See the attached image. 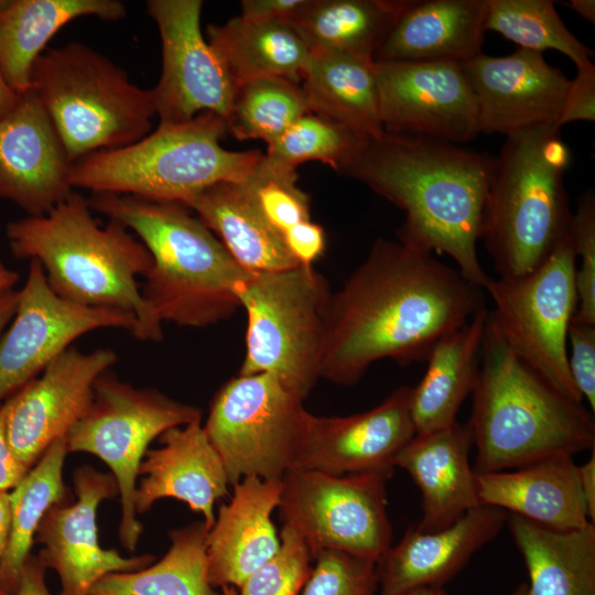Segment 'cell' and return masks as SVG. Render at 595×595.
Returning a JSON list of instances; mask_svg holds the SVG:
<instances>
[{
  "label": "cell",
  "instance_id": "1",
  "mask_svg": "<svg viewBox=\"0 0 595 595\" xmlns=\"http://www.w3.org/2000/svg\"><path fill=\"white\" fill-rule=\"evenodd\" d=\"M485 307L483 289L458 270L378 239L331 295L321 378L353 386L382 359L426 361L437 342Z\"/></svg>",
  "mask_w": 595,
  "mask_h": 595
},
{
  "label": "cell",
  "instance_id": "2",
  "mask_svg": "<svg viewBox=\"0 0 595 595\" xmlns=\"http://www.w3.org/2000/svg\"><path fill=\"white\" fill-rule=\"evenodd\" d=\"M494 161L459 144L383 132L367 138L339 173L404 212L399 242L447 255L467 281L484 290L490 277L480 266L477 242Z\"/></svg>",
  "mask_w": 595,
  "mask_h": 595
},
{
  "label": "cell",
  "instance_id": "3",
  "mask_svg": "<svg viewBox=\"0 0 595 595\" xmlns=\"http://www.w3.org/2000/svg\"><path fill=\"white\" fill-rule=\"evenodd\" d=\"M89 201L73 192L47 214L26 216L6 227L13 257L36 260L51 290L84 306L115 307L138 321L137 339L160 342L162 322L142 296L152 258L145 246L120 223L100 226Z\"/></svg>",
  "mask_w": 595,
  "mask_h": 595
},
{
  "label": "cell",
  "instance_id": "4",
  "mask_svg": "<svg viewBox=\"0 0 595 595\" xmlns=\"http://www.w3.org/2000/svg\"><path fill=\"white\" fill-rule=\"evenodd\" d=\"M476 474L595 448L593 413L554 389L506 344L490 314L472 392Z\"/></svg>",
  "mask_w": 595,
  "mask_h": 595
},
{
  "label": "cell",
  "instance_id": "5",
  "mask_svg": "<svg viewBox=\"0 0 595 595\" xmlns=\"http://www.w3.org/2000/svg\"><path fill=\"white\" fill-rule=\"evenodd\" d=\"M89 204L136 234L150 252L141 292L162 323L202 328L240 307L236 286L248 271L188 207L113 193H93Z\"/></svg>",
  "mask_w": 595,
  "mask_h": 595
},
{
  "label": "cell",
  "instance_id": "6",
  "mask_svg": "<svg viewBox=\"0 0 595 595\" xmlns=\"http://www.w3.org/2000/svg\"><path fill=\"white\" fill-rule=\"evenodd\" d=\"M570 161L555 126L506 138L495 156L480 232L499 278L533 271L570 235L573 214L563 182Z\"/></svg>",
  "mask_w": 595,
  "mask_h": 595
},
{
  "label": "cell",
  "instance_id": "7",
  "mask_svg": "<svg viewBox=\"0 0 595 595\" xmlns=\"http://www.w3.org/2000/svg\"><path fill=\"white\" fill-rule=\"evenodd\" d=\"M227 122L202 112L174 125H160L129 145L98 151L74 163L73 188L174 202L190 207L206 188L245 182L262 159L253 151H230L220 141Z\"/></svg>",
  "mask_w": 595,
  "mask_h": 595
},
{
  "label": "cell",
  "instance_id": "8",
  "mask_svg": "<svg viewBox=\"0 0 595 595\" xmlns=\"http://www.w3.org/2000/svg\"><path fill=\"white\" fill-rule=\"evenodd\" d=\"M31 90L74 163L139 141L155 116L151 90L79 42L44 51L32 67Z\"/></svg>",
  "mask_w": 595,
  "mask_h": 595
},
{
  "label": "cell",
  "instance_id": "9",
  "mask_svg": "<svg viewBox=\"0 0 595 595\" xmlns=\"http://www.w3.org/2000/svg\"><path fill=\"white\" fill-rule=\"evenodd\" d=\"M247 314L238 375L268 374L304 400L321 378L332 291L313 266L249 272L236 286Z\"/></svg>",
  "mask_w": 595,
  "mask_h": 595
},
{
  "label": "cell",
  "instance_id": "10",
  "mask_svg": "<svg viewBox=\"0 0 595 595\" xmlns=\"http://www.w3.org/2000/svg\"><path fill=\"white\" fill-rule=\"evenodd\" d=\"M86 413L65 435L68 452L96 455L111 469L121 502L119 539L134 551L142 531L134 495L149 444L171 428L202 419V411L152 388H134L110 370L94 383Z\"/></svg>",
  "mask_w": 595,
  "mask_h": 595
},
{
  "label": "cell",
  "instance_id": "11",
  "mask_svg": "<svg viewBox=\"0 0 595 595\" xmlns=\"http://www.w3.org/2000/svg\"><path fill=\"white\" fill-rule=\"evenodd\" d=\"M310 414L274 377L237 375L214 396L203 426L232 487L248 476L281 479L292 469Z\"/></svg>",
  "mask_w": 595,
  "mask_h": 595
},
{
  "label": "cell",
  "instance_id": "12",
  "mask_svg": "<svg viewBox=\"0 0 595 595\" xmlns=\"http://www.w3.org/2000/svg\"><path fill=\"white\" fill-rule=\"evenodd\" d=\"M576 256L571 232L533 271L490 277L489 312L509 348L563 396L582 402L567 364V329L577 310Z\"/></svg>",
  "mask_w": 595,
  "mask_h": 595
},
{
  "label": "cell",
  "instance_id": "13",
  "mask_svg": "<svg viewBox=\"0 0 595 595\" xmlns=\"http://www.w3.org/2000/svg\"><path fill=\"white\" fill-rule=\"evenodd\" d=\"M388 479L380 474L290 469L282 477L279 516L302 538L312 558L336 550L377 561L392 543Z\"/></svg>",
  "mask_w": 595,
  "mask_h": 595
},
{
  "label": "cell",
  "instance_id": "14",
  "mask_svg": "<svg viewBox=\"0 0 595 595\" xmlns=\"http://www.w3.org/2000/svg\"><path fill=\"white\" fill-rule=\"evenodd\" d=\"M17 312L0 336V403L37 377L72 343L99 328H121L134 338L137 318L115 307L67 302L48 286L39 261L29 260Z\"/></svg>",
  "mask_w": 595,
  "mask_h": 595
},
{
  "label": "cell",
  "instance_id": "15",
  "mask_svg": "<svg viewBox=\"0 0 595 595\" xmlns=\"http://www.w3.org/2000/svg\"><path fill=\"white\" fill-rule=\"evenodd\" d=\"M162 44V72L151 89L160 125L188 121L214 112L227 122L235 87L201 29L203 1L149 0Z\"/></svg>",
  "mask_w": 595,
  "mask_h": 595
},
{
  "label": "cell",
  "instance_id": "16",
  "mask_svg": "<svg viewBox=\"0 0 595 595\" xmlns=\"http://www.w3.org/2000/svg\"><path fill=\"white\" fill-rule=\"evenodd\" d=\"M385 132L463 144L479 132L474 90L461 63L374 62Z\"/></svg>",
  "mask_w": 595,
  "mask_h": 595
},
{
  "label": "cell",
  "instance_id": "17",
  "mask_svg": "<svg viewBox=\"0 0 595 595\" xmlns=\"http://www.w3.org/2000/svg\"><path fill=\"white\" fill-rule=\"evenodd\" d=\"M118 360L110 348L83 353L71 346L9 397L6 432L18 461L31 469L86 413L96 379Z\"/></svg>",
  "mask_w": 595,
  "mask_h": 595
},
{
  "label": "cell",
  "instance_id": "18",
  "mask_svg": "<svg viewBox=\"0 0 595 595\" xmlns=\"http://www.w3.org/2000/svg\"><path fill=\"white\" fill-rule=\"evenodd\" d=\"M73 483L77 501L52 506L43 517L34 540L43 544L37 559L55 570L62 582L61 595H88L107 574L144 569L155 561L150 554L123 558L99 545L96 513L98 505L118 495L112 474L89 465L75 469Z\"/></svg>",
  "mask_w": 595,
  "mask_h": 595
},
{
  "label": "cell",
  "instance_id": "19",
  "mask_svg": "<svg viewBox=\"0 0 595 595\" xmlns=\"http://www.w3.org/2000/svg\"><path fill=\"white\" fill-rule=\"evenodd\" d=\"M410 397L411 387L401 386L365 412L347 416L311 413L292 469L390 478L397 455L415 435Z\"/></svg>",
  "mask_w": 595,
  "mask_h": 595
},
{
  "label": "cell",
  "instance_id": "20",
  "mask_svg": "<svg viewBox=\"0 0 595 595\" xmlns=\"http://www.w3.org/2000/svg\"><path fill=\"white\" fill-rule=\"evenodd\" d=\"M462 66L476 97L479 132L507 138L537 127L560 128L571 80L541 52L480 53Z\"/></svg>",
  "mask_w": 595,
  "mask_h": 595
},
{
  "label": "cell",
  "instance_id": "21",
  "mask_svg": "<svg viewBox=\"0 0 595 595\" xmlns=\"http://www.w3.org/2000/svg\"><path fill=\"white\" fill-rule=\"evenodd\" d=\"M73 166L35 94L22 95L0 119V199L28 216L45 215L73 193Z\"/></svg>",
  "mask_w": 595,
  "mask_h": 595
},
{
  "label": "cell",
  "instance_id": "22",
  "mask_svg": "<svg viewBox=\"0 0 595 595\" xmlns=\"http://www.w3.org/2000/svg\"><path fill=\"white\" fill-rule=\"evenodd\" d=\"M508 512L480 505L451 526L423 532L410 527L399 543L376 561L378 595L443 586L507 523Z\"/></svg>",
  "mask_w": 595,
  "mask_h": 595
},
{
  "label": "cell",
  "instance_id": "23",
  "mask_svg": "<svg viewBox=\"0 0 595 595\" xmlns=\"http://www.w3.org/2000/svg\"><path fill=\"white\" fill-rule=\"evenodd\" d=\"M161 447L148 450L139 467L143 475L136 489L137 513H143L161 498L172 497L204 517L208 530L215 523L214 504L229 496L224 463L209 442L202 419L166 430Z\"/></svg>",
  "mask_w": 595,
  "mask_h": 595
},
{
  "label": "cell",
  "instance_id": "24",
  "mask_svg": "<svg viewBox=\"0 0 595 595\" xmlns=\"http://www.w3.org/2000/svg\"><path fill=\"white\" fill-rule=\"evenodd\" d=\"M232 488L206 538L208 577L215 588H239L280 548L271 515L279 505L282 478L248 476Z\"/></svg>",
  "mask_w": 595,
  "mask_h": 595
},
{
  "label": "cell",
  "instance_id": "25",
  "mask_svg": "<svg viewBox=\"0 0 595 595\" xmlns=\"http://www.w3.org/2000/svg\"><path fill=\"white\" fill-rule=\"evenodd\" d=\"M474 446L469 422L415 434L399 452L394 466L407 470L421 491L422 518L415 528L432 532L454 523L480 506L475 472L469 464Z\"/></svg>",
  "mask_w": 595,
  "mask_h": 595
},
{
  "label": "cell",
  "instance_id": "26",
  "mask_svg": "<svg viewBox=\"0 0 595 595\" xmlns=\"http://www.w3.org/2000/svg\"><path fill=\"white\" fill-rule=\"evenodd\" d=\"M573 456L560 455L515 469L475 473L482 505L523 517L554 530L587 523L585 502Z\"/></svg>",
  "mask_w": 595,
  "mask_h": 595
},
{
  "label": "cell",
  "instance_id": "27",
  "mask_svg": "<svg viewBox=\"0 0 595 595\" xmlns=\"http://www.w3.org/2000/svg\"><path fill=\"white\" fill-rule=\"evenodd\" d=\"M486 0L408 1L374 62L464 63L482 52Z\"/></svg>",
  "mask_w": 595,
  "mask_h": 595
},
{
  "label": "cell",
  "instance_id": "28",
  "mask_svg": "<svg viewBox=\"0 0 595 595\" xmlns=\"http://www.w3.org/2000/svg\"><path fill=\"white\" fill-rule=\"evenodd\" d=\"M188 208L246 271L274 272L301 266L289 251L283 234L262 214L246 181L212 185Z\"/></svg>",
  "mask_w": 595,
  "mask_h": 595
},
{
  "label": "cell",
  "instance_id": "29",
  "mask_svg": "<svg viewBox=\"0 0 595 595\" xmlns=\"http://www.w3.org/2000/svg\"><path fill=\"white\" fill-rule=\"evenodd\" d=\"M488 313L486 307L480 310L433 347L424 376L411 387L415 434L440 431L457 422V413L478 378Z\"/></svg>",
  "mask_w": 595,
  "mask_h": 595
},
{
  "label": "cell",
  "instance_id": "30",
  "mask_svg": "<svg viewBox=\"0 0 595 595\" xmlns=\"http://www.w3.org/2000/svg\"><path fill=\"white\" fill-rule=\"evenodd\" d=\"M126 14L118 0H8L0 11V73L22 96L31 90L35 61L61 28L80 17L116 21Z\"/></svg>",
  "mask_w": 595,
  "mask_h": 595
},
{
  "label": "cell",
  "instance_id": "31",
  "mask_svg": "<svg viewBox=\"0 0 595 595\" xmlns=\"http://www.w3.org/2000/svg\"><path fill=\"white\" fill-rule=\"evenodd\" d=\"M207 42L227 71L235 91L247 82L282 77L301 84L311 50L292 21L241 17L207 26Z\"/></svg>",
  "mask_w": 595,
  "mask_h": 595
},
{
  "label": "cell",
  "instance_id": "32",
  "mask_svg": "<svg viewBox=\"0 0 595 595\" xmlns=\"http://www.w3.org/2000/svg\"><path fill=\"white\" fill-rule=\"evenodd\" d=\"M507 523L528 570L529 595H595V524L554 530L515 513Z\"/></svg>",
  "mask_w": 595,
  "mask_h": 595
},
{
  "label": "cell",
  "instance_id": "33",
  "mask_svg": "<svg viewBox=\"0 0 595 595\" xmlns=\"http://www.w3.org/2000/svg\"><path fill=\"white\" fill-rule=\"evenodd\" d=\"M301 88L310 112L368 138H379L374 61L335 51H312Z\"/></svg>",
  "mask_w": 595,
  "mask_h": 595
},
{
  "label": "cell",
  "instance_id": "34",
  "mask_svg": "<svg viewBox=\"0 0 595 595\" xmlns=\"http://www.w3.org/2000/svg\"><path fill=\"white\" fill-rule=\"evenodd\" d=\"M408 0H309L292 20L312 51L374 56Z\"/></svg>",
  "mask_w": 595,
  "mask_h": 595
},
{
  "label": "cell",
  "instance_id": "35",
  "mask_svg": "<svg viewBox=\"0 0 595 595\" xmlns=\"http://www.w3.org/2000/svg\"><path fill=\"white\" fill-rule=\"evenodd\" d=\"M204 520L170 532L166 554L149 566L110 573L97 581L88 595H221L208 577Z\"/></svg>",
  "mask_w": 595,
  "mask_h": 595
},
{
  "label": "cell",
  "instance_id": "36",
  "mask_svg": "<svg viewBox=\"0 0 595 595\" xmlns=\"http://www.w3.org/2000/svg\"><path fill=\"white\" fill-rule=\"evenodd\" d=\"M68 453L65 436L56 440L10 493L11 531L0 563V588L14 595L37 528L48 511L64 502L67 488L63 466Z\"/></svg>",
  "mask_w": 595,
  "mask_h": 595
},
{
  "label": "cell",
  "instance_id": "37",
  "mask_svg": "<svg viewBox=\"0 0 595 595\" xmlns=\"http://www.w3.org/2000/svg\"><path fill=\"white\" fill-rule=\"evenodd\" d=\"M485 31H495L520 48L558 51L576 68L592 63L594 55L565 26L550 0H486Z\"/></svg>",
  "mask_w": 595,
  "mask_h": 595
},
{
  "label": "cell",
  "instance_id": "38",
  "mask_svg": "<svg viewBox=\"0 0 595 595\" xmlns=\"http://www.w3.org/2000/svg\"><path fill=\"white\" fill-rule=\"evenodd\" d=\"M309 112L301 84L257 78L236 89L227 131L238 140L259 139L269 145Z\"/></svg>",
  "mask_w": 595,
  "mask_h": 595
},
{
  "label": "cell",
  "instance_id": "39",
  "mask_svg": "<svg viewBox=\"0 0 595 595\" xmlns=\"http://www.w3.org/2000/svg\"><path fill=\"white\" fill-rule=\"evenodd\" d=\"M367 138L309 112L268 145L260 165L270 173L294 175L302 163L320 161L340 172Z\"/></svg>",
  "mask_w": 595,
  "mask_h": 595
},
{
  "label": "cell",
  "instance_id": "40",
  "mask_svg": "<svg viewBox=\"0 0 595 595\" xmlns=\"http://www.w3.org/2000/svg\"><path fill=\"white\" fill-rule=\"evenodd\" d=\"M312 561L302 538L283 524L278 552L244 581L238 595H301Z\"/></svg>",
  "mask_w": 595,
  "mask_h": 595
},
{
  "label": "cell",
  "instance_id": "41",
  "mask_svg": "<svg viewBox=\"0 0 595 595\" xmlns=\"http://www.w3.org/2000/svg\"><path fill=\"white\" fill-rule=\"evenodd\" d=\"M301 595H378L376 561L336 550H323Z\"/></svg>",
  "mask_w": 595,
  "mask_h": 595
},
{
  "label": "cell",
  "instance_id": "42",
  "mask_svg": "<svg viewBox=\"0 0 595 595\" xmlns=\"http://www.w3.org/2000/svg\"><path fill=\"white\" fill-rule=\"evenodd\" d=\"M260 162L246 182L267 220L282 234L310 220V197L296 185L298 174H273L263 170Z\"/></svg>",
  "mask_w": 595,
  "mask_h": 595
},
{
  "label": "cell",
  "instance_id": "43",
  "mask_svg": "<svg viewBox=\"0 0 595 595\" xmlns=\"http://www.w3.org/2000/svg\"><path fill=\"white\" fill-rule=\"evenodd\" d=\"M571 239L581 267L576 269L577 310L574 318L595 324V194L585 191L571 221Z\"/></svg>",
  "mask_w": 595,
  "mask_h": 595
},
{
  "label": "cell",
  "instance_id": "44",
  "mask_svg": "<svg viewBox=\"0 0 595 595\" xmlns=\"http://www.w3.org/2000/svg\"><path fill=\"white\" fill-rule=\"evenodd\" d=\"M571 356H567L572 380L595 411V324H587L572 318L567 329Z\"/></svg>",
  "mask_w": 595,
  "mask_h": 595
},
{
  "label": "cell",
  "instance_id": "45",
  "mask_svg": "<svg viewBox=\"0 0 595 595\" xmlns=\"http://www.w3.org/2000/svg\"><path fill=\"white\" fill-rule=\"evenodd\" d=\"M595 120V66L589 63L577 68L559 120V127L572 121Z\"/></svg>",
  "mask_w": 595,
  "mask_h": 595
},
{
  "label": "cell",
  "instance_id": "46",
  "mask_svg": "<svg viewBox=\"0 0 595 595\" xmlns=\"http://www.w3.org/2000/svg\"><path fill=\"white\" fill-rule=\"evenodd\" d=\"M283 237L289 251L302 266H313L325 250L324 229L311 219L291 227Z\"/></svg>",
  "mask_w": 595,
  "mask_h": 595
},
{
  "label": "cell",
  "instance_id": "47",
  "mask_svg": "<svg viewBox=\"0 0 595 595\" xmlns=\"http://www.w3.org/2000/svg\"><path fill=\"white\" fill-rule=\"evenodd\" d=\"M309 0H242L241 18L249 21H292Z\"/></svg>",
  "mask_w": 595,
  "mask_h": 595
},
{
  "label": "cell",
  "instance_id": "48",
  "mask_svg": "<svg viewBox=\"0 0 595 595\" xmlns=\"http://www.w3.org/2000/svg\"><path fill=\"white\" fill-rule=\"evenodd\" d=\"M8 400L0 403V491L13 489L30 470L12 453L7 439Z\"/></svg>",
  "mask_w": 595,
  "mask_h": 595
},
{
  "label": "cell",
  "instance_id": "49",
  "mask_svg": "<svg viewBox=\"0 0 595 595\" xmlns=\"http://www.w3.org/2000/svg\"><path fill=\"white\" fill-rule=\"evenodd\" d=\"M45 570L37 556L30 555L23 566L14 595H51L45 585Z\"/></svg>",
  "mask_w": 595,
  "mask_h": 595
},
{
  "label": "cell",
  "instance_id": "50",
  "mask_svg": "<svg viewBox=\"0 0 595 595\" xmlns=\"http://www.w3.org/2000/svg\"><path fill=\"white\" fill-rule=\"evenodd\" d=\"M578 483L589 521L595 522V450L591 457L577 466Z\"/></svg>",
  "mask_w": 595,
  "mask_h": 595
},
{
  "label": "cell",
  "instance_id": "51",
  "mask_svg": "<svg viewBox=\"0 0 595 595\" xmlns=\"http://www.w3.org/2000/svg\"><path fill=\"white\" fill-rule=\"evenodd\" d=\"M11 531V501L9 491H0V563L7 551Z\"/></svg>",
  "mask_w": 595,
  "mask_h": 595
},
{
  "label": "cell",
  "instance_id": "52",
  "mask_svg": "<svg viewBox=\"0 0 595 595\" xmlns=\"http://www.w3.org/2000/svg\"><path fill=\"white\" fill-rule=\"evenodd\" d=\"M19 296V290L7 289L0 291V336L17 312Z\"/></svg>",
  "mask_w": 595,
  "mask_h": 595
},
{
  "label": "cell",
  "instance_id": "53",
  "mask_svg": "<svg viewBox=\"0 0 595 595\" xmlns=\"http://www.w3.org/2000/svg\"><path fill=\"white\" fill-rule=\"evenodd\" d=\"M21 96L15 94L6 83L0 73V119L12 112Z\"/></svg>",
  "mask_w": 595,
  "mask_h": 595
},
{
  "label": "cell",
  "instance_id": "54",
  "mask_svg": "<svg viewBox=\"0 0 595 595\" xmlns=\"http://www.w3.org/2000/svg\"><path fill=\"white\" fill-rule=\"evenodd\" d=\"M571 10L575 11L588 22H595V1L594 0H570L564 3Z\"/></svg>",
  "mask_w": 595,
  "mask_h": 595
},
{
  "label": "cell",
  "instance_id": "55",
  "mask_svg": "<svg viewBox=\"0 0 595 595\" xmlns=\"http://www.w3.org/2000/svg\"><path fill=\"white\" fill-rule=\"evenodd\" d=\"M19 280V274L14 270L8 268L0 259V291L13 289Z\"/></svg>",
  "mask_w": 595,
  "mask_h": 595
},
{
  "label": "cell",
  "instance_id": "56",
  "mask_svg": "<svg viewBox=\"0 0 595 595\" xmlns=\"http://www.w3.org/2000/svg\"><path fill=\"white\" fill-rule=\"evenodd\" d=\"M399 595H447V594L443 588L424 587V588L411 589Z\"/></svg>",
  "mask_w": 595,
  "mask_h": 595
},
{
  "label": "cell",
  "instance_id": "57",
  "mask_svg": "<svg viewBox=\"0 0 595 595\" xmlns=\"http://www.w3.org/2000/svg\"><path fill=\"white\" fill-rule=\"evenodd\" d=\"M510 595H529L527 583L520 584Z\"/></svg>",
  "mask_w": 595,
  "mask_h": 595
},
{
  "label": "cell",
  "instance_id": "58",
  "mask_svg": "<svg viewBox=\"0 0 595 595\" xmlns=\"http://www.w3.org/2000/svg\"><path fill=\"white\" fill-rule=\"evenodd\" d=\"M220 589H221V595H238V591L234 586H224Z\"/></svg>",
  "mask_w": 595,
  "mask_h": 595
},
{
  "label": "cell",
  "instance_id": "59",
  "mask_svg": "<svg viewBox=\"0 0 595 595\" xmlns=\"http://www.w3.org/2000/svg\"><path fill=\"white\" fill-rule=\"evenodd\" d=\"M8 0H0V11L6 7Z\"/></svg>",
  "mask_w": 595,
  "mask_h": 595
},
{
  "label": "cell",
  "instance_id": "60",
  "mask_svg": "<svg viewBox=\"0 0 595 595\" xmlns=\"http://www.w3.org/2000/svg\"><path fill=\"white\" fill-rule=\"evenodd\" d=\"M0 595H9V594L0 588Z\"/></svg>",
  "mask_w": 595,
  "mask_h": 595
}]
</instances>
